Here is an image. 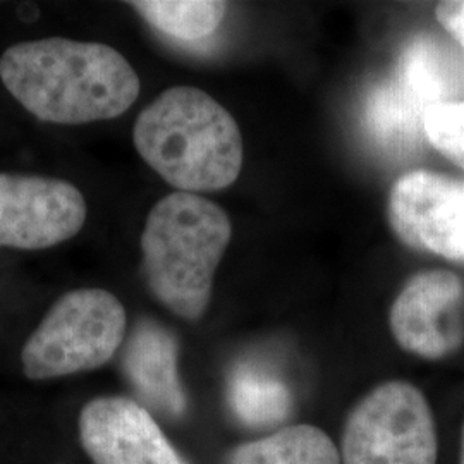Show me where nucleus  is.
I'll list each match as a JSON object with an SVG mask.
<instances>
[{
	"label": "nucleus",
	"instance_id": "nucleus-8",
	"mask_svg": "<svg viewBox=\"0 0 464 464\" xmlns=\"http://www.w3.org/2000/svg\"><path fill=\"white\" fill-rule=\"evenodd\" d=\"M464 284L450 270L413 276L394 301L391 332L401 348L423 360H442L464 343Z\"/></svg>",
	"mask_w": 464,
	"mask_h": 464
},
{
	"label": "nucleus",
	"instance_id": "nucleus-1",
	"mask_svg": "<svg viewBox=\"0 0 464 464\" xmlns=\"http://www.w3.org/2000/svg\"><path fill=\"white\" fill-rule=\"evenodd\" d=\"M0 80L30 114L53 124L119 117L141 86L116 49L61 36L9 47L0 57Z\"/></svg>",
	"mask_w": 464,
	"mask_h": 464
},
{
	"label": "nucleus",
	"instance_id": "nucleus-13",
	"mask_svg": "<svg viewBox=\"0 0 464 464\" xmlns=\"http://www.w3.org/2000/svg\"><path fill=\"white\" fill-rule=\"evenodd\" d=\"M131 5L150 26L184 42L210 36L227 13V4L216 0H140Z\"/></svg>",
	"mask_w": 464,
	"mask_h": 464
},
{
	"label": "nucleus",
	"instance_id": "nucleus-2",
	"mask_svg": "<svg viewBox=\"0 0 464 464\" xmlns=\"http://www.w3.org/2000/svg\"><path fill=\"white\" fill-rule=\"evenodd\" d=\"M134 147L183 193L226 189L243 167V136L214 97L193 86L160 93L134 122Z\"/></svg>",
	"mask_w": 464,
	"mask_h": 464
},
{
	"label": "nucleus",
	"instance_id": "nucleus-5",
	"mask_svg": "<svg viewBox=\"0 0 464 464\" xmlns=\"http://www.w3.org/2000/svg\"><path fill=\"white\" fill-rule=\"evenodd\" d=\"M430 404L410 382H385L351 411L343 433L344 464H437Z\"/></svg>",
	"mask_w": 464,
	"mask_h": 464
},
{
	"label": "nucleus",
	"instance_id": "nucleus-16",
	"mask_svg": "<svg viewBox=\"0 0 464 464\" xmlns=\"http://www.w3.org/2000/svg\"><path fill=\"white\" fill-rule=\"evenodd\" d=\"M459 464H464V425L461 431V452H459Z\"/></svg>",
	"mask_w": 464,
	"mask_h": 464
},
{
	"label": "nucleus",
	"instance_id": "nucleus-4",
	"mask_svg": "<svg viewBox=\"0 0 464 464\" xmlns=\"http://www.w3.org/2000/svg\"><path fill=\"white\" fill-rule=\"evenodd\" d=\"M126 312L103 289H78L59 299L24 344L26 377L45 381L105 365L124 341Z\"/></svg>",
	"mask_w": 464,
	"mask_h": 464
},
{
	"label": "nucleus",
	"instance_id": "nucleus-6",
	"mask_svg": "<svg viewBox=\"0 0 464 464\" xmlns=\"http://www.w3.org/2000/svg\"><path fill=\"white\" fill-rule=\"evenodd\" d=\"M389 224L410 248L464 262V183L433 170H411L392 186Z\"/></svg>",
	"mask_w": 464,
	"mask_h": 464
},
{
	"label": "nucleus",
	"instance_id": "nucleus-9",
	"mask_svg": "<svg viewBox=\"0 0 464 464\" xmlns=\"http://www.w3.org/2000/svg\"><path fill=\"white\" fill-rule=\"evenodd\" d=\"M80 437L93 464H186L149 411L131 399L88 402Z\"/></svg>",
	"mask_w": 464,
	"mask_h": 464
},
{
	"label": "nucleus",
	"instance_id": "nucleus-7",
	"mask_svg": "<svg viewBox=\"0 0 464 464\" xmlns=\"http://www.w3.org/2000/svg\"><path fill=\"white\" fill-rule=\"evenodd\" d=\"M86 201L66 181L0 174V246L45 249L83 229Z\"/></svg>",
	"mask_w": 464,
	"mask_h": 464
},
{
	"label": "nucleus",
	"instance_id": "nucleus-3",
	"mask_svg": "<svg viewBox=\"0 0 464 464\" xmlns=\"http://www.w3.org/2000/svg\"><path fill=\"white\" fill-rule=\"evenodd\" d=\"M232 224L210 199L176 191L155 203L141 234L150 291L172 314L198 320L205 314Z\"/></svg>",
	"mask_w": 464,
	"mask_h": 464
},
{
	"label": "nucleus",
	"instance_id": "nucleus-12",
	"mask_svg": "<svg viewBox=\"0 0 464 464\" xmlns=\"http://www.w3.org/2000/svg\"><path fill=\"white\" fill-rule=\"evenodd\" d=\"M232 411L249 427H272L291 411V394L284 382L262 368L241 365L229 382Z\"/></svg>",
	"mask_w": 464,
	"mask_h": 464
},
{
	"label": "nucleus",
	"instance_id": "nucleus-11",
	"mask_svg": "<svg viewBox=\"0 0 464 464\" xmlns=\"http://www.w3.org/2000/svg\"><path fill=\"white\" fill-rule=\"evenodd\" d=\"M229 464H343L329 435L312 425H293L243 444Z\"/></svg>",
	"mask_w": 464,
	"mask_h": 464
},
{
	"label": "nucleus",
	"instance_id": "nucleus-15",
	"mask_svg": "<svg viewBox=\"0 0 464 464\" xmlns=\"http://www.w3.org/2000/svg\"><path fill=\"white\" fill-rule=\"evenodd\" d=\"M435 14L442 28L464 49V0L440 2Z\"/></svg>",
	"mask_w": 464,
	"mask_h": 464
},
{
	"label": "nucleus",
	"instance_id": "nucleus-14",
	"mask_svg": "<svg viewBox=\"0 0 464 464\" xmlns=\"http://www.w3.org/2000/svg\"><path fill=\"white\" fill-rule=\"evenodd\" d=\"M423 131L431 147L464 169V102L442 100L425 112Z\"/></svg>",
	"mask_w": 464,
	"mask_h": 464
},
{
	"label": "nucleus",
	"instance_id": "nucleus-10",
	"mask_svg": "<svg viewBox=\"0 0 464 464\" xmlns=\"http://www.w3.org/2000/svg\"><path fill=\"white\" fill-rule=\"evenodd\" d=\"M124 372L136 392L155 410L179 416L186 408L178 375V344L155 322H141L126 346Z\"/></svg>",
	"mask_w": 464,
	"mask_h": 464
}]
</instances>
